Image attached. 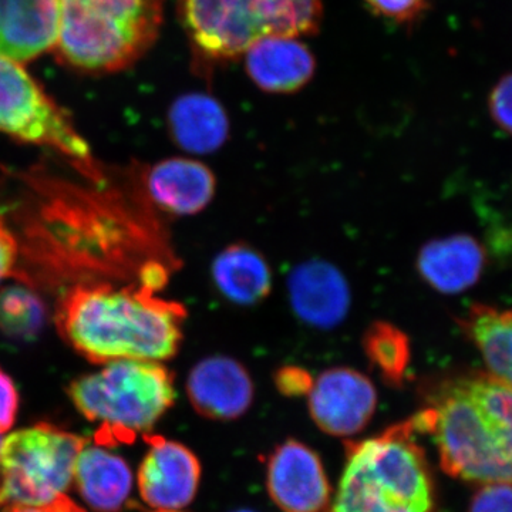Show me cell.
Returning <instances> with one entry per match:
<instances>
[{
  "label": "cell",
  "mask_w": 512,
  "mask_h": 512,
  "mask_svg": "<svg viewBox=\"0 0 512 512\" xmlns=\"http://www.w3.org/2000/svg\"><path fill=\"white\" fill-rule=\"evenodd\" d=\"M184 305L147 286L77 285L56 312L62 338L96 365L117 360L164 362L183 342Z\"/></svg>",
  "instance_id": "obj_1"
},
{
  "label": "cell",
  "mask_w": 512,
  "mask_h": 512,
  "mask_svg": "<svg viewBox=\"0 0 512 512\" xmlns=\"http://www.w3.org/2000/svg\"><path fill=\"white\" fill-rule=\"evenodd\" d=\"M416 431L412 419L349 443L326 512H436L433 476Z\"/></svg>",
  "instance_id": "obj_2"
},
{
  "label": "cell",
  "mask_w": 512,
  "mask_h": 512,
  "mask_svg": "<svg viewBox=\"0 0 512 512\" xmlns=\"http://www.w3.org/2000/svg\"><path fill=\"white\" fill-rule=\"evenodd\" d=\"M165 0H56L52 52L77 72L107 74L136 64L157 42Z\"/></svg>",
  "instance_id": "obj_3"
},
{
  "label": "cell",
  "mask_w": 512,
  "mask_h": 512,
  "mask_svg": "<svg viewBox=\"0 0 512 512\" xmlns=\"http://www.w3.org/2000/svg\"><path fill=\"white\" fill-rule=\"evenodd\" d=\"M69 396L87 420L100 423L97 446L133 443L173 407L174 375L158 362L117 360L74 380Z\"/></svg>",
  "instance_id": "obj_4"
},
{
  "label": "cell",
  "mask_w": 512,
  "mask_h": 512,
  "mask_svg": "<svg viewBox=\"0 0 512 512\" xmlns=\"http://www.w3.org/2000/svg\"><path fill=\"white\" fill-rule=\"evenodd\" d=\"M192 46L212 60L244 56L268 37L316 35L323 18L320 0H180Z\"/></svg>",
  "instance_id": "obj_5"
},
{
  "label": "cell",
  "mask_w": 512,
  "mask_h": 512,
  "mask_svg": "<svg viewBox=\"0 0 512 512\" xmlns=\"http://www.w3.org/2000/svg\"><path fill=\"white\" fill-rule=\"evenodd\" d=\"M414 421L417 430L433 434L448 476L481 485L512 483L511 454L460 379L443 386Z\"/></svg>",
  "instance_id": "obj_6"
},
{
  "label": "cell",
  "mask_w": 512,
  "mask_h": 512,
  "mask_svg": "<svg viewBox=\"0 0 512 512\" xmlns=\"http://www.w3.org/2000/svg\"><path fill=\"white\" fill-rule=\"evenodd\" d=\"M86 444L83 437L46 423L0 441V512L53 503L66 495Z\"/></svg>",
  "instance_id": "obj_7"
},
{
  "label": "cell",
  "mask_w": 512,
  "mask_h": 512,
  "mask_svg": "<svg viewBox=\"0 0 512 512\" xmlns=\"http://www.w3.org/2000/svg\"><path fill=\"white\" fill-rule=\"evenodd\" d=\"M0 133L20 143L49 147L93 178L96 168L87 141L72 119L33 79L23 64L0 56Z\"/></svg>",
  "instance_id": "obj_8"
},
{
  "label": "cell",
  "mask_w": 512,
  "mask_h": 512,
  "mask_svg": "<svg viewBox=\"0 0 512 512\" xmlns=\"http://www.w3.org/2000/svg\"><path fill=\"white\" fill-rule=\"evenodd\" d=\"M148 451L138 470L146 512H187L201 481L198 457L177 441L144 434Z\"/></svg>",
  "instance_id": "obj_9"
},
{
  "label": "cell",
  "mask_w": 512,
  "mask_h": 512,
  "mask_svg": "<svg viewBox=\"0 0 512 512\" xmlns=\"http://www.w3.org/2000/svg\"><path fill=\"white\" fill-rule=\"evenodd\" d=\"M306 396L316 426L335 437L360 433L377 407L375 384L350 367H332L320 373Z\"/></svg>",
  "instance_id": "obj_10"
},
{
  "label": "cell",
  "mask_w": 512,
  "mask_h": 512,
  "mask_svg": "<svg viewBox=\"0 0 512 512\" xmlns=\"http://www.w3.org/2000/svg\"><path fill=\"white\" fill-rule=\"evenodd\" d=\"M266 488L282 512H326L333 494L318 453L298 440H286L272 451Z\"/></svg>",
  "instance_id": "obj_11"
},
{
  "label": "cell",
  "mask_w": 512,
  "mask_h": 512,
  "mask_svg": "<svg viewBox=\"0 0 512 512\" xmlns=\"http://www.w3.org/2000/svg\"><path fill=\"white\" fill-rule=\"evenodd\" d=\"M188 399L195 412L210 420H237L248 412L255 396L247 367L229 356H210L188 375Z\"/></svg>",
  "instance_id": "obj_12"
},
{
  "label": "cell",
  "mask_w": 512,
  "mask_h": 512,
  "mask_svg": "<svg viewBox=\"0 0 512 512\" xmlns=\"http://www.w3.org/2000/svg\"><path fill=\"white\" fill-rule=\"evenodd\" d=\"M289 302L296 318L311 328H336L348 316L352 293L345 275L325 261L302 262L288 278Z\"/></svg>",
  "instance_id": "obj_13"
},
{
  "label": "cell",
  "mask_w": 512,
  "mask_h": 512,
  "mask_svg": "<svg viewBox=\"0 0 512 512\" xmlns=\"http://www.w3.org/2000/svg\"><path fill=\"white\" fill-rule=\"evenodd\" d=\"M148 200L173 217H191L214 200L217 178L208 165L192 158L160 161L144 174Z\"/></svg>",
  "instance_id": "obj_14"
},
{
  "label": "cell",
  "mask_w": 512,
  "mask_h": 512,
  "mask_svg": "<svg viewBox=\"0 0 512 512\" xmlns=\"http://www.w3.org/2000/svg\"><path fill=\"white\" fill-rule=\"evenodd\" d=\"M487 251L467 234L433 239L417 255V271L434 291L458 295L480 281L487 266Z\"/></svg>",
  "instance_id": "obj_15"
},
{
  "label": "cell",
  "mask_w": 512,
  "mask_h": 512,
  "mask_svg": "<svg viewBox=\"0 0 512 512\" xmlns=\"http://www.w3.org/2000/svg\"><path fill=\"white\" fill-rule=\"evenodd\" d=\"M249 79L262 92H299L316 72L315 56L296 37H268L244 53Z\"/></svg>",
  "instance_id": "obj_16"
},
{
  "label": "cell",
  "mask_w": 512,
  "mask_h": 512,
  "mask_svg": "<svg viewBox=\"0 0 512 512\" xmlns=\"http://www.w3.org/2000/svg\"><path fill=\"white\" fill-rule=\"evenodd\" d=\"M56 0H0V56L20 64L53 50Z\"/></svg>",
  "instance_id": "obj_17"
},
{
  "label": "cell",
  "mask_w": 512,
  "mask_h": 512,
  "mask_svg": "<svg viewBox=\"0 0 512 512\" xmlns=\"http://www.w3.org/2000/svg\"><path fill=\"white\" fill-rule=\"evenodd\" d=\"M168 130L175 146L187 153H215L227 143L228 114L210 94H183L168 111Z\"/></svg>",
  "instance_id": "obj_18"
},
{
  "label": "cell",
  "mask_w": 512,
  "mask_h": 512,
  "mask_svg": "<svg viewBox=\"0 0 512 512\" xmlns=\"http://www.w3.org/2000/svg\"><path fill=\"white\" fill-rule=\"evenodd\" d=\"M73 483L93 511L120 512L130 498L133 474L120 456L86 444L77 458Z\"/></svg>",
  "instance_id": "obj_19"
},
{
  "label": "cell",
  "mask_w": 512,
  "mask_h": 512,
  "mask_svg": "<svg viewBox=\"0 0 512 512\" xmlns=\"http://www.w3.org/2000/svg\"><path fill=\"white\" fill-rule=\"evenodd\" d=\"M212 281L222 298L237 306H256L272 291V269L258 249L238 242L222 249L211 266Z\"/></svg>",
  "instance_id": "obj_20"
},
{
  "label": "cell",
  "mask_w": 512,
  "mask_h": 512,
  "mask_svg": "<svg viewBox=\"0 0 512 512\" xmlns=\"http://www.w3.org/2000/svg\"><path fill=\"white\" fill-rule=\"evenodd\" d=\"M458 323L480 350L488 375L512 389V311L476 303Z\"/></svg>",
  "instance_id": "obj_21"
},
{
  "label": "cell",
  "mask_w": 512,
  "mask_h": 512,
  "mask_svg": "<svg viewBox=\"0 0 512 512\" xmlns=\"http://www.w3.org/2000/svg\"><path fill=\"white\" fill-rule=\"evenodd\" d=\"M363 348L367 359L387 383L400 384L410 365V340L389 322L377 320L367 328Z\"/></svg>",
  "instance_id": "obj_22"
},
{
  "label": "cell",
  "mask_w": 512,
  "mask_h": 512,
  "mask_svg": "<svg viewBox=\"0 0 512 512\" xmlns=\"http://www.w3.org/2000/svg\"><path fill=\"white\" fill-rule=\"evenodd\" d=\"M46 308L39 296L23 286L0 291V330L10 338L32 339L42 330Z\"/></svg>",
  "instance_id": "obj_23"
},
{
  "label": "cell",
  "mask_w": 512,
  "mask_h": 512,
  "mask_svg": "<svg viewBox=\"0 0 512 512\" xmlns=\"http://www.w3.org/2000/svg\"><path fill=\"white\" fill-rule=\"evenodd\" d=\"M471 399L478 404L512 457V389L490 375L460 379Z\"/></svg>",
  "instance_id": "obj_24"
},
{
  "label": "cell",
  "mask_w": 512,
  "mask_h": 512,
  "mask_svg": "<svg viewBox=\"0 0 512 512\" xmlns=\"http://www.w3.org/2000/svg\"><path fill=\"white\" fill-rule=\"evenodd\" d=\"M363 2L375 15L396 23L416 22L429 8V0H363Z\"/></svg>",
  "instance_id": "obj_25"
},
{
  "label": "cell",
  "mask_w": 512,
  "mask_h": 512,
  "mask_svg": "<svg viewBox=\"0 0 512 512\" xmlns=\"http://www.w3.org/2000/svg\"><path fill=\"white\" fill-rule=\"evenodd\" d=\"M488 111L495 126L512 136V72L494 84L488 96Z\"/></svg>",
  "instance_id": "obj_26"
},
{
  "label": "cell",
  "mask_w": 512,
  "mask_h": 512,
  "mask_svg": "<svg viewBox=\"0 0 512 512\" xmlns=\"http://www.w3.org/2000/svg\"><path fill=\"white\" fill-rule=\"evenodd\" d=\"M468 512H512V483L481 485Z\"/></svg>",
  "instance_id": "obj_27"
},
{
  "label": "cell",
  "mask_w": 512,
  "mask_h": 512,
  "mask_svg": "<svg viewBox=\"0 0 512 512\" xmlns=\"http://www.w3.org/2000/svg\"><path fill=\"white\" fill-rule=\"evenodd\" d=\"M18 407L19 396L15 383L0 369V436L12 429Z\"/></svg>",
  "instance_id": "obj_28"
},
{
  "label": "cell",
  "mask_w": 512,
  "mask_h": 512,
  "mask_svg": "<svg viewBox=\"0 0 512 512\" xmlns=\"http://www.w3.org/2000/svg\"><path fill=\"white\" fill-rule=\"evenodd\" d=\"M275 383L286 396H301V394L309 393L313 379L301 367L286 366L276 373Z\"/></svg>",
  "instance_id": "obj_29"
},
{
  "label": "cell",
  "mask_w": 512,
  "mask_h": 512,
  "mask_svg": "<svg viewBox=\"0 0 512 512\" xmlns=\"http://www.w3.org/2000/svg\"><path fill=\"white\" fill-rule=\"evenodd\" d=\"M19 247L2 215H0V286L12 275L18 262Z\"/></svg>",
  "instance_id": "obj_30"
},
{
  "label": "cell",
  "mask_w": 512,
  "mask_h": 512,
  "mask_svg": "<svg viewBox=\"0 0 512 512\" xmlns=\"http://www.w3.org/2000/svg\"><path fill=\"white\" fill-rule=\"evenodd\" d=\"M2 512H86L79 505L70 500L67 495L57 498L53 503L45 505H37V507H22V505H15V507L6 508Z\"/></svg>",
  "instance_id": "obj_31"
},
{
  "label": "cell",
  "mask_w": 512,
  "mask_h": 512,
  "mask_svg": "<svg viewBox=\"0 0 512 512\" xmlns=\"http://www.w3.org/2000/svg\"><path fill=\"white\" fill-rule=\"evenodd\" d=\"M235 512H255V511L241 510V511H235Z\"/></svg>",
  "instance_id": "obj_32"
}]
</instances>
